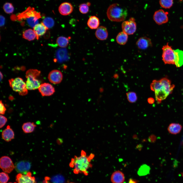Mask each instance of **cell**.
I'll list each match as a JSON object with an SVG mask.
<instances>
[{
	"mask_svg": "<svg viewBox=\"0 0 183 183\" xmlns=\"http://www.w3.org/2000/svg\"><path fill=\"white\" fill-rule=\"evenodd\" d=\"M94 157V155L87 156L84 151H82L80 155L72 159L70 166L73 168V172L75 174L81 173L87 175L88 169L92 167L91 161Z\"/></svg>",
	"mask_w": 183,
	"mask_h": 183,
	"instance_id": "1",
	"label": "cell"
},
{
	"mask_svg": "<svg viewBox=\"0 0 183 183\" xmlns=\"http://www.w3.org/2000/svg\"><path fill=\"white\" fill-rule=\"evenodd\" d=\"M106 14L110 21L120 22L125 20L128 14V11L125 7L115 3L111 5L108 7Z\"/></svg>",
	"mask_w": 183,
	"mask_h": 183,
	"instance_id": "2",
	"label": "cell"
},
{
	"mask_svg": "<svg viewBox=\"0 0 183 183\" xmlns=\"http://www.w3.org/2000/svg\"><path fill=\"white\" fill-rule=\"evenodd\" d=\"M41 72L37 69H30L26 72V87L27 89L35 90L39 88L40 85L39 81L37 79Z\"/></svg>",
	"mask_w": 183,
	"mask_h": 183,
	"instance_id": "3",
	"label": "cell"
},
{
	"mask_svg": "<svg viewBox=\"0 0 183 183\" xmlns=\"http://www.w3.org/2000/svg\"><path fill=\"white\" fill-rule=\"evenodd\" d=\"M9 85L14 91L18 93L21 96L26 95L28 93L26 83L21 78L18 77L9 80Z\"/></svg>",
	"mask_w": 183,
	"mask_h": 183,
	"instance_id": "4",
	"label": "cell"
},
{
	"mask_svg": "<svg viewBox=\"0 0 183 183\" xmlns=\"http://www.w3.org/2000/svg\"><path fill=\"white\" fill-rule=\"evenodd\" d=\"M162 60L165 64L175 65V54L174 50L167 43L162 48Z\"/></svg>",
	"mask_w": 183,
	"mask_h": 183,
	"instance_id": "5",
	"label": "cell"
},
{
	"mask_svg": "<svg viewBox=\"0 0 183 183\" xmlns=\"http://www.w3.org/2000/svg\"><path fill=\"white\" fill-rule=\"evenodd\" d=\"M123 31L127 35H132L136 31V25L134 19L130 18L129 20L124 21L122 24Z\"/></svg>",
	"mask_w": 183,
	"mask_h": 183,
	"instance_id": "6",
	"label": "cell"
},
{
	"mask_svg": "<svg viewBox=\"0 0 183 183\" xmlns=\"http://www.w3.org/2000/svg\"><path fill=\"white\" fill-rule=\"evenodd\" d=\"M0 166L3 171L7 173L11 172L15 168L12 160L7 156H2L0 158Z\"/></svg>",
	"mask_w": 183,
	"mask_h": 183,
	"instance_id": "7",
	"label": "cell"
},
{
	"mask_svg": "<svg viewBox=\"0 0 183 183\" xmlns=\"http://www.w3.org/2000/svg\"><path fill=\"white\" fill-rule=\"evenodd\" d=\"M167 15V12L162 9H160L155 12L153 19L157 24L161 25L168 22L169 19Z\"/></svg>",
	"mask_w": 183,
	"mask_h": 183,
	"instance_id": "8",
	"label": "cell"
},
{
	"mask_svg": "<svg viewBox=\"0 0 183 183\" xmlns=\"http://www.w3.org/2000/svg\"><path fill=\"white\" fill-rule=\"evenodd\" d=\"M15 168L17 172L24 175H26L30 169L31 164L29 161H21L17 162Z\"/></svg>",
	"mask_w": 183,
	"mask_h": 183,
	"instance_id": "9",
	"label": "cell"
},
{
	"mask_svg": "<svg viewBox=\"0 0 183 183\" xmlns=\"http://www.w3.org/2000/svg\"><path fill=\"white\" fill-rule=\"evenodd\" d=\"M48 79L49 81L54 84L60 83L63 79L62 73L57 70H54L51 71L48 76Z\"/></svg>",
	"mask_w": 183,
	"mask_h": 183,
	"instance_id": "10",
	"label": "cell"
},
{
	"mask_svg": "<svg viewBox=\"0 0 183 183\" xmlns=\"http://www.w3.org/2000/svg\"><path fill=\"white\" fill-rule=\"evenodd\" d=\"M17 183H36L34 177L32 176L31 173L28 172L26 175L19 173L16 176Z\"/></svg>",
	"mask_w": 183,
	"mask_h": 183,
	"instance_id": "11",
	"label": "cell"
},
{
	"mask_svg": "<svg viewBox=\"0 0 183 183\" xmlns=\"http://www.w3.org/2000/svg\"><path fill=\"white\" fill-rule=\"evenodd\" d=\"M38 88L39 92L43 96H51L55 92L54 87L51 84L48 83H44L41 84Z\"/></svg>",
	"mask_w": 183,
	"mask_h": 183,
	"instance_id": "12",
	"label": "cell"
},
{
	"mask_svg": "<svg viewBox=\"0 0 183 183\" xmlns=\"http://www.w3.org/2000/svg\"><path fill=\"white\" fill-rule=\"evenodd\" d=\"M37 16L41 18L40 13L35 10L34 8L28 7L25 11L19 14L18 16L19 20L27 19L32 17Z\"/></svg>",
	"mask_w": 183,
	"mask_h": 183,
	"instance_id": "13",
	"label": "cell"
},
{
	"mask_svg": "<svg viewBox=\"0 0 183 183\" xmlns=\"http://www.w3.org/2000/svg\"><path fill=\"white\" fill-rule=\"evenodd\" d=\"M136 44L138 48L142 50H145L152 46L150 39L145 37L139 38L137 41Z\"/></svg>",
	"mask_w": 183,
	"mask_h": 183,
	"instance_id": "14",
	"label": "cell"
},
{
	"mask_svg": "<svg viewBox=\"0 0 183 183\" xmlns=\"http://www.w3.org/2000/svg\"><path fill=\"white\" fill-rule=\"evenodd\" d=\"M73 9L71 4L69 2H65L60 5L58 8V10L61 15L67 16L72 12Z\"/></svg>",
	"mask_w": 183,
	"mask_h": 183,
	"instance_id": "15",
	"label": "cell"
},
{
	"mask_svg": "<svg viewBox=\"0 0 183 183\" xmlns=\"http://www.w3.org/2000/svg\"><path fill=\"white\" fill-rule=\"evenodd\" d=\"M151 90L155 92H164L167 93L169 95L170 94L167 89L160 80H154L150 84Z\"/></svg>",
	"mask_w": 183,
	"mask_h": 183,
	"instance_id": "16",
	"label": "cell"
},
{
	"mask_svg": "<svg viewBox=\"0 0 183 183\" xmlns=\"http://www.w3.org/2000/svg\"><path fill=\"white\" fill-rule=\"evenodd\" d=\"M125 179L124 173L119 171L114 172L112 174L111 181L112 183H123Z\"/></svg>",
	"mask_w": 183,
	"mask_h": 183,
	"instance_id": "17",
	"label": "cell"
},
{
	"mask_svg": "<svg viewBox=\"0 0 183 183\" xmlns=\"http://www.w3.org/2000/svg\"><path fill=\"white\" fill-rule=\"evenodd\" d=\"M14 136V131L9 125L7 126L6 128L3 130L2 134L3 139L7 142H9L13 139Z\"/></svg>",
	"mask_w": 183,
	"mask_h": 183,
	"instance_id": "18",
	"label": "cell"
},
{
	"mask_svg": "<svg viewBox=\"0 0 183 183\" xmlns=\"http://www.w3.org/2000/svg\"><path fill=\"white\" fill-rule=\"evenodd\" d=\"M95 35L97 38L99 40H103L106 39L108 36L106 27L103 26L98 27L95 32Z\"/></svg>",
	"mask_w": 183,
	"mask_h": 183,
	"instance_id": "19",
	"label": "cell"
},
{
	"mask_svg": "<svg viewBox=\"0 0 183 183\" xmlns=\"http://www.w3.org/2000/svg\"><path fill=\"white\" fill-rule=\"evenodd\" d=\"M48 29L42 22L36 25L34 27V30L37 39H38L40 36L45 34Z\"/></svg>",
	"mask_w": 183,
	"mask_h": 183,
	"instance_id": "20",
	"label": "cell"
},
{
	"mask_svg": "<svg viewBox=\"0 0 183 183\" xmlns=\"http://www.w3.org/2000/svg\"><path fill=\"white\" fill-rule=\"evenodd\" d=\"M175 65L177 67L183 65V51L178 49L174 50Z\"/></svg>",
	"mask_w": 183,
	"mask_h": 183,
	"instance_id": "21",
	"label": "cell"
},
{
	"mask_svg": "<svg viewBox=\"0 0 183 183\" xmlns=\"http://www.w3.org/2000/svg\"><path fill=\"white\" fill-rule=\"evenodd\" d=\"M182 126L179 123H173L170 124L167 129L168 132L173 134H176L179 133L182 129Z\"/></svg>",
	"mask_w": 183,
	"mask_h": 183,
	"instance_id": "22",
	"label": "cell"
},
{
	"mask_svg": "<svg viewBox=\"0 0 183 183\" xmlns=\"http://www.w3.org/2000/svg\"><path fill=\"white\" fill-rule=\"evenodd\" d=\"M100 24L99 18L95 16H90L87 22V25L90 29H95L97 28Z\"/></svg>",
	"mask_w": 183,
	"mask_h": 183,
	"instance_id": "23",
	"label": "cell"
},
{
	"mask_svg": "<svg viewBox=\"0 0 183 183\" xmlns=\"http://www.w3.org/2000/svg\"><path fill=\"white\" fill-rule=\"evenodd\" d=\"M36 125L33 122H27L24 123L22 126V130L25 133H29L33 132Z\"/></svg>",
	"mask_w": 183,
	"mask_h": 183,
	"instance_id": "24",
	"label": "cell"
},
{
	"mask_svg": "<svg viewBox=\"0 0 183 183\" xmlns=\"http://www.w3.org/2000/svg\"><path fill=\"white\" fill-rule=\"evenodd\" d=\"M128 38V35L124 32H121L119 33L117 35L116 41L119 44L124 45L127 43Z\"/></svg>",
	"mask_w": 183,
	"mask_h": 183,
	"instance_id": "25",
	"label": "cell"
},
{
	"mask_svg": "<svg viewBox=\"0 0 183 183\" xmlns=\"http://www.w3.org/2000/svg\"><path fill=\"white\" fill-rule=\"evenodd\" d=\"M36 37V35L34 30L31 29L26 30L23 33V38L29 41L34 40Z\"/></svg>",
	"mask_w": 183,
	"mask_h": 183,
	"instance_id": "26",
	"label": "cell"
},
{
	"mask_svg": "<svg viewBox=\"0 0 183 183\" xmlns=\"http://www.w3.org/2000/svg\"><path fill=\"white\" fill-rule=\"evenodd\" d=\"M69 41V38L64 37L60 36L57 38L56 43L59 47L65 48L68 45Z\"/></svg>",
	"mask_w": 183,
	"mask_h": 183,
	"instance_id": "27",
	"label": "cell"
},
{
	"mask_svg": "<svg viewBox=\"0 0 183 183\" xmlns=\"http://www.w3.org/2000/svg\"><path fill=\"white\" fill-rule=\"evenodd\" d=\"M150 168L148 165L144 164L141 166L138 170V174L140 176L146 175L149 172Z\"/></svg>",
	"mask_w": 183,
	"mask_h": 183,
	"instance_id": "28",
	"label": "cell"
},
{
	"mask_svg": "<svg viewBox=\"0 0 183 183\" xmlns=\"http://www.w3.org/2000/svg\"><path fill=\"white\" fill-rule=\"evenodd\" d=\"M159 3L160 6L165 9H169L173 6V0H159Z\"/></svg>",
	"mask_w": 183,
	"mask_h": 183,
	"instance_id": "29",
	"label": "cell"
},
{
	"mask_svg": "<svg viewBox=\"0 0 183 183\" xmlns=\"http://www.w3.org/2000/svg\"><path fill=\"white\" fill-rule=\"evenodd\" d=\"M48 28L52 27L54 24V20L50 17H47L45 18L42 22Z\"/></svg>",
	"mask_w": 183,
	"mask_h": 183,
	"instance_id": "30",
	"label": "cell"
},
{
	"mask_svg": "<svg viewBox=\"0 0 183 183\" xmlns=\"http://www.w3.org/2000/svg\"><path fill=\"white\" fill-rule=\"evenodd\" d=\"M3 9L4 11L8 14L12 13L14 11L13 6L12 4L9 3H5L3 5Z\"/></svg>",
	"mask_w": 183,
	"mask_h": 183,
	"instance_id": "31",
	"label": "cell"
},
{
	"mask_svg": "<svg viewBox=\"0 0 183 183\" xmlns=\"http://www.w3.org/2000/svg\"><path fill=\"white\" fill-rule=\"evenodd\" d=\"M128 101L131 103L135 102L137 99L136 94L133 92H129L126 94Z\"/></svg>",
	"mask_w": 183,
	"mask_h": 183,
	"instance_id": "32",
	"label": "cell"
},
{
	"mask_svg": "<svg viewBox=\"0 0 183 183\" xmlns=\"http://www.w3.org/2000/svg\"><path fill=\"white\" fill-rule=\"evenodd\" d=\"M79 10L81 13L83 14H86L89 11V6L87 3L81 4L79 6Z\"/></svg>",
	"mask_w": 183,
	"mask_h": 183,
	"instance_id": "33",
	"label": "cell"
},
{
	"mask_svg": "<svg viewBox=\"0 0 183 183\" xmlns=\"http://www.w3.org/2000/svg\"><path fill=\"white\" fill-rule=\"evenodd\" d=\"M0 183H7L9 178L8 175L3 172L0 173Z\"/></svg>",
	"mask_w": 183,
	"mask_h": 183,
	"instance_id": "34",
	"label": "cell"
},
{
	"mask_svg": "<svg viewBox=\"0 0 183 183\" xmlns=\"http://www.w3.org/2000/svg\"><path fill=\"white\" fill-rule=\"evenodd\" d=\"M51 181L53 183H63V178L60 175H56L51 178Z\"/></svg>",
	"mask_w": 183,
	"mask_h": 183,
	"instance_id": "35",
	"label": "cell"
},
{
	"mask_svg": "<svg viewBox=\"0 0 183 183\" xmlns=\"http://www.w3.org/2000/svg\"><path fill=\"white\" fill-rule=\"evenodd\" d=\"M0 128L3 127L7 121V119L6 117L2 115H0Z\"/></svg>",
	"mask_w": 183,
	"mask_h": 183,
	"instance_id": "36",
	"label": "cell"
},
{
	"mask_svg": "<svg viewBox=\"0 0 183 183\" xmlns=\"http://www.w3.org/2000/svg\"><path fill=\"white\" fill-rule=\"evenodd\" d=\"M0 113L1 114H4L5 113L6 109L1 100L0 101Z\"/></svg>",
	"mask_w": 183,
	"mask_h": 183,
	"instance_id": "37",
	"label": "cell"
},
{
	"mask_svg": "<svg viewBox=\"0 0 183 183\" xmlns=\"http://www.w3.org/2000/svg\"><path fill=\"white\" fill-rule=\"evenodd\" d=\"M5 20L4 17L2 15L0 16V26H3L5 23Z\"/></svg>",
	"mask_w": 183,
	"mask_h": 183,
	"instance_id": "38",
	"label": "cell"
},
{
	"mask_svg": "<svg viewBox=\"0 0 183 183\" xmlns=\"http://www.w3.org/2000/svg\"><path fill=\"white\" fill-rule=\"evenodd\" d=\"M148 102L150 104H152L153 103L154 101V99L152 98H150L148 99Z\"/></svg>",
	"mask_w": 183,
	"mask_h": 183,
	"instance_id": "39",
	"label": "cell"
},
{
	"mask_svg": "<svg viewBox=\"0 0 183 183\" xmlns=\"http://www.w3.org/2000/svg\"><path fill=\"white\" fill-rule=\"evenodd\" d=\"M138 181L136 180L132 179H130L129 180V183H138Z\"/></svg>",
	"mask_w": 183,
	"mask_h": 183,
	"instance_id": "40",
	"label": "cell"
},
{
	"mask_svg": "<svg viewBox=\"0 0 183 183\" xmlns=\"http://www.w3.org/2000/svg\"><path fill=\"white\" fill-rule=\"evenodd\" d=\"M3 75L2 73L1 72H0V80L1 81V80H2L3 78Z\"/></svg>",
	"mask_w": 183,
	"mask_h": 183,
	"instance_id": "41",
	"label": "cell"
},
{
	"mask_svg": "<svg viewBox=\"0 0 183 183\" xmlns=\"http://www.w3.org/2000/svg\"><path fill=\"white\" fill-rule=\"evenodd\" d=\"M12 183V182H9V183ZM14 183H17L14 182Z\"/></svg>",
	"mask_w": 183,
	"mask_h": 183,
	"instance_id": "42",
	"label": "cell"
},
{
	"mask_svg": "<svg viewBox=\"0 0 183 183\" xmlns=\"http://www.w3.org/2000/svg\"><path fill=\"white\" fill-rule=\"evenodd\" d=\"M70 183H73V182H70Z\"/></svg>",
	"mask_w": 183,
	"mask_h": 183,
	"instance_id": "43",
	"label": "cell"
}]
</instances>
